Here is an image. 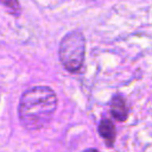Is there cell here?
I'll use <instances>...</instances> for the list:
<instances>
[{"mask_svg":"<svg viewBox=\"0 0 152 152\" xmlns=\"http://www.w3.org/2000/svg\"><path fill=\"white\" fill-rule=\"evenodd\" d=\"M57 107L55 91L46 86H34L27 89L19 103L20 122L27 129H40L52 119Z\"/></svg>","mask_w":152,"mask_h":152,"instance_id":"cell-1","label":"cell"},{"mask_svg":"<svg viewBox=\"0 0 152 152\" xmlns=\"http://www.w3.org/2000/svg\"><path fill=\"white\" fill-rule=\"evenodd\" d=\"M86 40L81 32L72 31L63 37L59 43V59L63 66L69 71H77L84 59Z\"/></svg>","mask_w":152,"mask_h":152,"instance_id":"cell-2","label":"cell"},{"mask_svg":"<svg viewBox=\"0 0 152 152\" xmlns=\"http://www.w3.org/2000/svg\"><path fill=\"white\" fill-rule=\"evenodd\" d=\"M110 109H112V115L118 120V121H124L127 118V107L126 102L122 96H114L110 103Z\"/></svg>","mask_w":152,"mask_h":152,"instance_id":"cell-3","label":"cell"},{"mask_svg":"<svg viewBox=\"0 0 152 152\" xmlns=\"http://www.w3.org/2000/svg\"><path fill=\"white\" fill-rule=\"evenodd\" d=\"M99 133L101 134V137L104 140L109 141V144H110L115 138V127H114L113 122L107 119H103L99 125Z\"/></svg>","mask_w":152,"mask_h":152,"instance_id":"cell-4","label":"cell"},{"mask_svg":"<svg viewBox=\"0 0 152 152\" xmlns=\"http://www.w3.org/2000/svg\"><path fill=\"white\" fill-rule=\"evenodd\" d=\"M0 1H1L6 7H8L11 12H13V13L20 12V7H19L18 0H0Z\"/></svg>","mask_w":152,"mask_h":152,"instance_id":"cell-5","label":"cell"},{"mask_svg":"<svg viewBox=\"0 0 152 152\" xmlns=\"http://www.w3.org/2000/svg\"><path fill=\"white\" fill-rule=\"evenodd\" d=\"M83 152H99V151L95 150V148H88V150H86V151H83Z\"/></svg>","mask_w":152,"mask_h":152,"instance_id":"cell-6","label":"cell"}]
</instances>
